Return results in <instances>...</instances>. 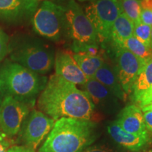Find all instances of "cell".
Returning <instances> with one entry per match:
<instances>
[{"mask_svg": "<svg viewBox=\"0 0 152 152\" xmlns=\"http://www.w3.org/2000/svg\"><path fill=\"white\" fill-rule=\"evenodd\" d=\"M65 8L66 32L75 45H98L94 27L84 11L74 0H69Z\"/></svg>", "mask_w": 152, "mask_h": 152, "instance_id": "cell-7", "label": "cell"}, {"mask_svg": "<svg viewBox=\"0 0 152 152\" xmlns=\"http://www.w3.org/2000/svg\"><path fill=\"white\" fill-rule=\"evenodd\" d=\"M9 42L8 35L0 28V63L9 54Z\"/></svg>", "mask_w": 152, "mask_h": 152, "instance_id": "cell-23", "label": "cell"}, {"mask_svg": "<svg viewBox=\"0 0 152 152\" xmlns=\"http://www.w3.org/2000/svg\"><path fill=\"white\" fill-rule=\"evenodd\" d=\"M140 7L142 10H151L152 9V0H140Z\"/></svg>", "mask_w": 152, "mask_h": 152, "instance_id": "cell-29", "label": "cell"}, {"mask_svg": "<svg viewBox=\"0 0 152 152\" xmlns=\"http://www.w3.org/2000/svg\"><path fill=\"white\" fill-rule=\"evenodd\" d=\"M55 123V121L40 111L33 110L26 118L19 131V139L25 147L35 150L40 144Z\"/></svg>", "mask_w": 152, "mask_h": 152, "instance_id": "cell-8", "label": "cell"}, {"mask_svg": "<svg viewBox=\"0 0 152 152\" xmlns=\"http://www.w3.org/2000/svg\"><path fill=\"white\" fill-rule=\"evenodd\" d=\"M118 47H123L128 49L145 64H147L152 58L151 49L147 48V47L144 46L143 44L140 42L134 36L129 37L121 46Z\"/></svg>", "mask_w": 152, "mask_h": 152, "instance_id": "cell-20", "label": "cell"}, {"mask_svg": "<svg viewBox=\"0 0 152 152\" xmlns=\"http://www.w3.org/2000/svg\"><path fill=\"white\" fill-rule=\"evenodd\" d=\"M83 86L94 107L104 113L113 115L121 110L120 100L96 80L88 79Z\"/></svg>", "mask_w": 152, "mask_h": 152, "instance_id": "cell-12", "label": "cell"}, {"mask_svg": "<svg viewBox=\"0 0 152 152\" xmlns=\"http://www.w3.org/2000/svg\"><path fill=\"white\" fill-rule=\"evenodd\" d=\"M35 33L49 40L57 42L66 32L65 8L45 0L38 7L31 18Z\"/></svg>", "mask_w": 152, "mask_h": 152, "instance_id": "cell-5", "label": "cell"}, {"mask_svg": "<svg viewBox=\"0 0 152 152\" xmlns=\"http://www.w3.org/2000/svg\"><path fill=\"white\" fill-rule=\"evenodd\" d=\"M85 15L94 27L99 41L110 39L112 26L123 13L121 0H98L85 7Z\"/></svg>", "mask_w": 152, "mask_h": 152, "instance_id": "cell-6", "label": "cell"}, {"mask_svg": "<svg viewBox=\"0 0 152 152\" xmlns=\"http://www.w3.org/2000/svg\"><path fill=\"white\" fill-rule=\"evenodd\" d=\"M123 13L132 20L134 25L141 23L142 9L139 0H121Z\"/></svg>", "mask_w": 152, "mask_h": 152, "instance_id": "cell-21", "label": "cell"}, {"mask_svg": "<svg viewBox=\"0 0 152 152\" xmlns=\"http://www.w3.org/2000/svg\"><path fill=\"white\" fill-rule=\"evenodd\" d=\"M82 152H118L113 148L103 144H95L94 146L88 147Z\"/></svg>", "mask_w": 152, "mask_h": 152, "instance_id": "cell-24", "label": "cell"}, {"mask_svg": "<svg viewBox=\"0 0 152 152\" xmlns=\"http://www.w3.org/2000/svg\"><path fill=\"white\" fill-rule=\"evenodd\" d=\"M39 7V0H0V20L11 24L31 18Z\"/></svg>", "mask_w": 152, "mask_h": 152, "instance_id": "cell-11", "label": "cell"}, {"mask_svg": "<svg viewBox=\"0 0 152 152\" xmlns=\"http://www.w3.org/2000/svg\"><path fill=\"white\" fill-rule=\"evenodd\" d=\"M77 1H80V2H85V1H90V2H94V1H98V0H77Z\"/></svg>", "mask_w": 152, "mask_h": 152, "instance_id": "cell-31", "label": "cell"}, {"mask_svg": "<svg viewBox=\"0 0 152 152\" xmlns=\"http://www.w3.org/2000/svg\"><path fill=\"white\" fill-rule=\"evenodd\" d=\"M151 49L152 51V28H151Z\"/></svg>", "mask_w": 152, "mask_h": 152, "instance_id": "cell-32", "label": "cell"}, {"mask_svg": "<svg viewBox=\"0 0 152 152\" xmlns=\"http://www.w3.org/2000/svg\"><path fill=\"white\" fill-rule=\"evenodd\" d=\"M96 137V125L93 121L61 118L55 121L39 152H82Z\"/></svg>", "mask_w": 152, "mask_h": 152, "instance_id": "cell-2", "label": "cell"}, {"mask_svg": "<svg viewBox=\"0 0 152 152\" xmlns=\"http://www.w3.org/2000/svg\"><path fill=\"white\" fill-rule=\"evenodd\" d=\"M10 138L3 133L0 135V152H8L9 149L12 147Z\"/></svg>", "mask_w": 152, "mask_h": 152, "instance_id": "cell-25", "label": "cell"}, {"mask_svg": "<svg viewBox=\"0 0 152 152\" xmlns=\"http://www.w3.org/2000/svg\"><path fill=\"white\" fill-rule=\"evenodd\" d=\"M47 77L6 60L0 64V91L30 106L45 89Z\"/></svg>", "mask_w": 152, "mask_h": 152, "instance_id": "cell-3", "label": "cell"}, {"mask_svg": "<svg viewBox=\"0 0 152 152\" xmlns=\"http://www.w3.org/2000/svg\"><path fill=\"white\" fill-rule=\"evenodd\" d=\"M139 1H140V0H139Z\"/></svg>", "mask_w": 152, "mask_h": 152, "instance_id": "cell-36", "label": "cell"}, {"mask_svg": "<svg viewBox=\"0 0 152 152\" xmlns=\"http://www.w3.org/2000/svg\"><path fill=\"white\" fill-rule=\"evenodd\" d=\"M140 18L142 23L152 26V9L146 11L142 10Z\"/></svg>", "mask_w": 152, "mask_h": 152, "instance_id": "cell-26", "label": "cell"}, {"mask_svg": "<svg viewBox=\"0 0 152 152\" xmlns=\"http://www.w3.org/2000/svg\"><path fill=\"white\" fill-rule=\"evenodd\" d=\"M0 93H1V91H0Z\"/></svg>", "mask_w": 152, "mask_h": 152, "instance_id": "cell-35", "label": "cell"}, {"mask_svg": "<svg viewBox=\"0 0 152 152\" xmlns=\"http://www.w3.org/2000/svg\"><path fill=\"white\" fill-rule=\"evenodd\" d=\"M152 87V58L149 60L140 71L132 85L131 99L133 101L140 95Z\"/></svg>", "mask_w": 152, "mask_h": 152, "instance_id": "cell-19", "label": "cell"}, {"mask_svg": "<svg viewBox=\"0 0 152 152\" xmlns=\"http://www.w3.org/2000/svg\"><path fill=\"white\" fill-rule=\"evenodd\" d=\"M152 26H148L142 23L135 24L133 31V36L136 37L147 48L151 49Z\"/></svg>", "mask_w": 152, "mask_h": 152, "instance_id": "cell-22", "label": "cell"}, {"mask_svg": "<svg viewBox=\"0 0 152 152\" xmlns=\"http://www.w3.org/2000/svg\"><path fill=\"white\" fill-rule=\"evenodd\" d=\"M144 124L148 132H152V111H143Z\"/></svg>", "mask_w": 152, "mask_h": 152, "instance_id": "cell-27", "label": "cell"}, {"mask_svg": "<svg viewBox=\"0 0 152 152\" xmlns=\"http://www.w3.org/2000/svg\"><path fill=\"white\" fill-rule=\"evenodd\" d=\"M11 61L17 63L39 75L48 73L54 64V50L40 39L18 36L9 42V54Z\"/></svg>", "mask_w": 152, "mask_h": 152, "instance_id": "cell-4", "label": "cell"}, {"mask_svg": "<svg viewBox=\"0 0 152 152\" xmlns=\"http://www.w3.org/2000/svg\"><path fill=\"white\" fill-rule=\"evenodd\" d=\"M134 25L124 13L119 15L112 26L110 39L115 47L121 46L129 37L133 36Z\"/></svg>", "mask_w": 152, "mask_h": 152, "instance_id": "cell-17", "label": "cell"}, {"mask_svg": "<svg viewBox=\"0 0 152 152\" xmlns=\"http://www.w3.org/2000/svg\"><path fill=\"white\" fill-rule=\"evenodd\" d=\"M1 134H2V132H1V129H0V135H1Z\"/></svg>", "mask_w": 152, "mask_h": 152, "instance_id": "cell-33", "label": "cell"}, {"mask_svg": "<svg viewBox=\"0 0 152 152\" xmlns=\"http://www.w3.org/2000/svg\"><path fill=\"white\" fill-rule=\"evenodd\" d=\"M107 132L118 145L133 152L144 149L149 141V136H139L127 132L118 124L116 121H111L108 125Z\"/></svg>", "mask_w": 152, "mask_h": 152, "instance_id": "cell-15", "label": "cell"}, {"mask_svg": "<svg viewBox=\"0 0 152 152\" xmlns=\"http://www.w3.org/2000/svg\"><path fill=\"white\" fill-rule=\"evenodd\" d=\"M141 110L142 111V112L146 111H152V103L150 104L149 105L145 106V107L142 108Z\"/></svg>", "mask_w": 152, "mask_h": 152, "instance_id": "cell-30", "label": "cell"}, {"mask_svg": "<svg viewBox=\"0 0 152 152\" xmlns=\"http://www.w3.org/2000/svg\"><path fill=\"white\" fill-rule=\"evenodd\" d=\"M106 88H107L119 100L125 102L127 99L126 93L123 90L121 83L118 79L114 68L109 64L104 63L99 69L96 72L94 77Z\"/></svg>", "mask_w": 152, "mask_h": 152, "instance_id": "cell-16", "label": "cell"}, {"mask_svg": "<svg viewBox=\"0 0 152 152\" xmlns=\"http://www.w3.org/2000/svg\"><path fill=\"white\" fill-rule=\"evenodd\" d=\"M37 106L55 121L61 118L92 121L95 108L85 91L56 74L47 80L38 98Z\"/></svg>", "mask_w": 152, "mask_h": 152, "instance_id": "cell-1", "label": "cell"}, {"mask_svg": "<svg viewBox=\"0 0 152 152\" xmlns=\"http://www.w3.org/2000/svg\"><path fill=\"white\" fill-rule=\"evenodd\" d=\"M115 121L127 132L139 136H149L142 111L134 104H128L121 109Z\"/></svg>", "mask_w": 152, "mask_h": 152, "instance_id": "cell-14", "label": "cell"}, {"mask_svg": "<svg viewBox=\"0 0 152 152\" xmlns=\"http://www.w3.org/2000/svg\"><path fill=\"white\" fill-rule=\"evenodd\" d=\"M73 58L87 79L93 78L104 61L102 56H91L83 53H74Z\"/></svg>", "mask_w": 152, "mask_h": 152, "instance_id": "cell-18", "label": "cell"}, {"mask_svg": "<svg viewBox=\"0 0 152 152\" xmlns=\"http://www.w3.org/2000/svg\"><path fill=\"white\" fill-rule=\"evenodd\" d=\"M8 152H35L33 150L25 146H12Z\"/></svg>", "mask_w": 152, "mask_h": 152, "instance_id": "cell-28", "label": "cell"}, {"mask_svg": "<svg viewBox=\"0 0 152 152\" xmlns=\"http://www.w3.org/2000/svg\"><path fill=\"white\" fill-rule=\"evenodd\" d=\"M31 106L6 95L0 102V129L9 137L19 132Z\"/></svg>", "mask_w": 152, "mask_h": 152, "instance_id": "cell-9", "label": "cell"}, {"mask_svg": "<svg viewBox=\"0 0 152 152\" xmlns=\"http://www.w3.org/2000/svg\"><path fill=\"white\" fill-rule=\"evenodd\" d=\"M55 74L74 85H85L87 77L74 59L73 54L68 50H60L55 54Z\"/></svg>", "mask_w": 152, "mask_h": 152, "instance_id": "cell-13", "label": "cell"}, {"mask_svg": "<svg viewBox=\"0 0 152 152\" xmlns=\"http://www.w3.org/2000/svg\"><path fill=\"white\" fill-rule=\"evenodd\" d=\"M115 48L116 66L114 71L123 90L127 95L130 94L132 85L146 64L128 49L123 47Z\"/></svg>", "mask_w": 152, "mask_h": 152, "instance_id": "cell-10", "label": "cell"}, {"mask_svg": "<svg viewBox=\"0 0 152 152\" xmlns=\"http://www.w3.org/2000/svg\"><path fill=\"white\" fill-rule=\"evenodd\" d=\"M149 152H152V150H151V151H149Z\"/></svg>", "mask_w": 152, "mask_h": 152, "instance_id": "cell-34", "label": "cell"}]
</instances>
